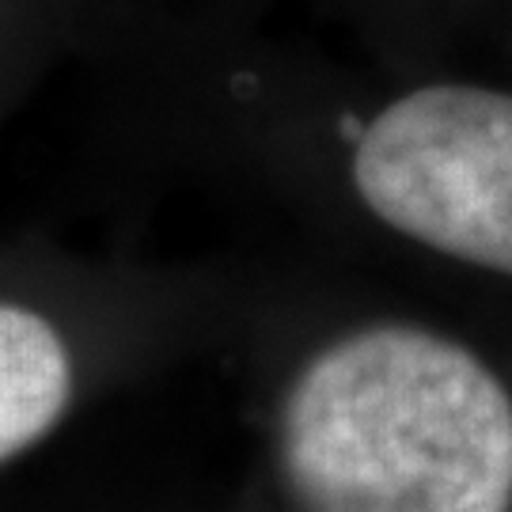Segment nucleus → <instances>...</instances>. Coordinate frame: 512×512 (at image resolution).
Listing matches in <instances>:
<instances>
[{
	"label": "nucleus",
	"mask_w": 512,
	"mask_h": 512,
	"mask_svg": "<svg viewBox=\"0 0 512 512\" xmlns=\"http://www.w3.org/2000/svg\"><path fill=\"white\" fill-rule=\"evenodd\" d=\"M76 346L46 308L0 296V463L16 459L69 414Z\"/></svg>",
	"instance_id": "nucleus-2"
},
{
	"label": "nucleus",
	"mask_w": 512,
	"mask_h": 512,
	"mask_svg": "<svg viewBox=\"0 0 512 512\" xmlns=\"http://www.w3.org/2000/svg\"><path fill=\"white\" fill-rule=\"evenodd\" d=\"M296 8L349 50L395 69L463 61L456 35V0H262Z\"/></svg>",
	"instance_id": "nucleus-3"
},
{
	"label": "nucleus",
	"mask_w": 512,
	"mask_h": 512,
	"mask_svg": "<svg viewBox=\"0 0 512 512\" xmlns=\"http://www.w3.org/2000/svg\"><path fill=\"white\" fill-rule=\"evenodd\" d=\"M512 19V0H456L459 57L478 61Z\"/></svg>",
	"instance_id": "nucleus-4"
},
{
	"label": "nucleus",
	"mask_w": 512,
	"mask_h": 512,
	"mask_svg": "<svg viewBox=\"0 0 512 512\" xmlns=\"http://www.w3.org/2000/svg\"><path fill=\"white\" fill-rule=\"evenodd\" d=\"M270 425L293 512H512V384L448 319L349 308L311 323Z\"/></svg>",
	"instance_id": "nucleus-1"
}]
</instances>
